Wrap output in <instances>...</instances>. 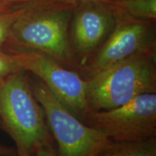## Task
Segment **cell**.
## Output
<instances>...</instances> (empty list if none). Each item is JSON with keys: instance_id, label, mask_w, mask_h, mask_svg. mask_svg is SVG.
<instances>
[{"instance_id": "17", "label": "cell", "mask_w": 156, "mask_h": 156, "mask_svg": "<svg viewBox=\"0 0 156 156\" xmlns=\"http://www.w3.org/2000/svg\"><path fill=\"white\" fill-rule=\"evenodd\" d=\"M78 2H101V3H106L109 2H114L116 0H77Z\"/></svg>"}, {"instance_id": "15", "label": "cell", "mask_w": 156, "mask_h": 156, "mask_svg": "<svg viewBox=\"0 0 156 156\" xmlns=\"http://www.w3.org/2000/svg\"><path fill=\"white\" fill-rule=\"evenodd\" d=\"M1 124V123H0ZM17 155L16 151L11 149L9 147H7L4 145H0V156H15Z\"/></svg>"}, {"instance_id": "18", "label": "cell", "mask_w": 156, "mask_h": 156, "mask_svg": "<svg viewBox=\"0 0 156 156\" xmlns=\"http://www.w3.org/2000/svg\"><path fill=\"white\" fill-rule=\"evenodd\" d=\"M15 156H17V155H15Z\"/></svg>"}, {"instance_id": "1", "label": "cell", "mask_w": 156, "mask_h": 156, "mask_svg": "<svg viewBox=\"0 0 156 156\" xmlns=\"http://www.w3.org/2000/svg\"><path fill=\"white\" fill-rule=\"evenodd\" d=\"M77 0H45L27 5L12 25L5 44L11 50L33 49L51 56L64 67L79 70L72 49L69 26Z\"/></svg>"}, {"instance_id": "16", "label": "cell", "mask_w": 156, "mask_h": 156, "mask_svg": "<svg viewBox=\"0 0 156 156\" xmlns=\"http://www.w3.org/2000/svg\"><path fill=\"white\" fill-rule=\"evenodd\" d=\"M15 6H17V5H11V4L6 3V2H0V11L7 10V9H10L12 7H15Z\"/></svg>"}, {"instance_id": "8", "label": "cell", "mask_w": 156, "mask_h": 156, "mask_svg": "<svg viewBox=\"0 0 156 156\" xmlns=\"http://www.w3.org/2000/svg\"><path fill=\"white\" fill-rule=\"evenodd\" d=\"M80 2L75 9L69 42L76 57L79 55L84 58L101 45L114 28L115 19L112 9L106 4Z\"/></svg>"}, {"instance_id": "9", "label": "cell", "mask_w": 156, "mask_h": 156, "mask_svg": "<svg viewBox=\"0 0 156 156\" xmlns=\"http://www.w3.org/2000/svg\"><path fill=\"white\" fill-rule=\"evenodd\" d=\"M97 156H156V136L134 142H113Z\"/></svg>"}, {"instance_id": "14", "label": "cell", "mask_w": 156, "mask_h": 156, "mask_svg": "<svg viewBox=\"0 0 156 156\" xmlns=\"http://www.w3.org/2000/svg\"><path fill=\"white\" fill-rule=\"evenodd\" d=\"M45 0H0V2H6L13 5H25L34 4Z\"/></svg>"}, {"instance_id": "3", "label": "cell", "mask_w": 156, "mask_h": 156, "mask_svg": "<svg viewBox=\"0 0 156 156\" xmlns=\"http://www.w3.org/2000/svg\"><path fill=\"white\" fill-rule=\"evenodd\" d=\"M89 111L119 107L145 93H156L155 51L136 54L86 80Z\"/></svg>"}, {"instance_id": "13", "label": "cell", "mask_w": 156, "mask_h": 156, "mask_svg": "<svg viewBox=\"0 0 156 156\" xmlns=\"http://www.w3.org/2000/svg\"><path fill=\"white\" fill-rule=\"evenodd\" d=\"M32 156H57L53 143L40 147Z\"/></svg>"}, {"instance_id": "11", "label": "cell", "mask_w": 156, "mask_h": 156, "mask_svg": "<svg viewBox=\"0 0 156 156\" xmlns=\"http://www.w3.org/2000/svg\"><path fill=\"white\" fill-rule=\"evenodd\" d=\"M27 5H17L7 10L0 11V48L7 41L12 25L25 11Z\"/></svg>"}, {"instance_id": "2", "label": "cell", "mask_w": 156, "mask_h": 156, "mask_svg": "<svg viewBox=\"0 0 156 156\" xmlns=\"http://www.w3.org/2000/svg\"><path fill=\"white\" fill-rule=\"evenodd\" d=\"M0 123L14 141L17 156H32L40 147L53 143L26 71L0 79Z\"/></svg>"}, {"instance_id": "12", "label": "cell", "mask_w": 156, "mask_h": 156, "mask_svg": "<svg viewBox=\"0 0 156 156\" xmlns=\"http://www.w3.org/2000/svg\"><path fill=\"white\" fill-rule=\"evenodd\" d=\"M22 70L12 54L6 53L0 48V79Z\"/></svg>"}, {"instance_id": "6", "label": "cell", "mask_w": 156, "mask_h": 156, "mask_svg": "<svg viewBox=\"0 0 156 156\" xmlns=\"http://www.w3.org/2000/svg\"><path fill=\"white\" fill-rule=\"evenodd\" d=\"M112 12L115 23L108 38L88 63L79 69L85 80L136 54L155 51L153 20Z\"/></svg>"}, {"instance_id": "10", "label": "cell", "mask_w": 156, "mask_h": 156, "mask_svg": "<svg viewBox=\"0 0 156 156\" xmlns=\"http://www.w3.org/2000/svg\"><path fill=\"white\" fill-rule=\"evenodd\" d=\"M104 4L112 12L134 18L153 20L156 17V0H116Z\"/></svg>"}, {"instance_id": "4", "label": "cell", "mask_w": 156, "mask_h": 156, "mask_svg": "<svg viewBox=\"0 0 156 156\" xmlns=\"http://www.w3.org/2000/svg\"><path fill=\"white\" fill-rule=\"evenodd\" d=\"M29 79L48 129L57 142V156H97L112 143L103 133L80 120L39 78L34 75Z\"/></svg>"}, {"instance_id": "5", "label": "cell", "mask_w": 156, "mask_h": 156, "mask_svg": "<svg viewBox=\"0 0 156 156\" xmlns=\"http://www.w3.org/2000/svg\"><path fill=\"white\" fill-rule=\"evenodd\" d=\"M83 123L113 142H134L156 136V93H145L117 108L89 111Z\"/></svg>"}, {"instance_id": "7", "label": "cell", "mask_w": 156, "mask_h": 156, "mask_svg": "<svg viewBox=\"0 0 156 156\" xmlns=\"http://www.w3.org/2000/svg\"><path fill=\"white\" fill-rule=\"evenodd\" d=\"M10 53L21 69L39 78L64 106L83 122L88 112L86 80L39 51L11 50Z\"/></svg>"}]
</instances>
